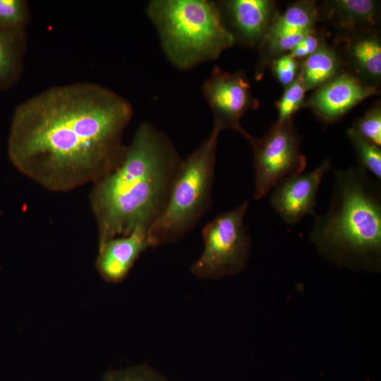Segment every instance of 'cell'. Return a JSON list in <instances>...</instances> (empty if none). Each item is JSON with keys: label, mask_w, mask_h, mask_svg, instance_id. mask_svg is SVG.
Listing matches in <instances>:
<instances>
[{"label": "cell", "mask_w": 381, "mask_h": 381, "mask_svg": "<svg viewBox=\"0 0 381 381\" xmlns=\"http://www.w3.org/2000/svg\"><path fill=\"white\" fill-rule=\"evenodd\" d=\"M306 90L297 76L294 81L285 87L280 99L276 103L278 109L277 123L293 120V116L305 102Z\"/></svg>", "instance_id": "obj_19"}, {"label": "cell", "mask_w": 381, "mask_h": 381, "mask_svg": "<svg viewBox=\"0 0 381 381\" xmlns=\"http://www.w3.org/2000/svg\"><path fill=\"white\" fill-rule=\"evenodd\" d=\"M321 37L314 29L307 33L288 54L294 59L302 61L316 51Z\"/></svg>", "instance_id": "obj_24"}, {"label": "cell", "mask_w": 381, "mask_h": 381, "mask_svg": "<svg viewBox=\"0 0 381 381\" xmlns=\"http://www.w3.org/2000/svg\"><path fill=\"white\" fill-rule=\"evenodd\" d=\"M342 59L323 37L316 51L301 61L298 77L306 92L315 90L327 83L341 72Z\"/></svg>", "instance_id": "obj_15"}, {"label": "cell", "mask_w": 381, "mask_h": 381, "mask_svg": "<svg viewBox=\"0 0 381 381\" xmlns=\"http://www.w3.org/2000/svg\"><path fill=\"white\" fill-rule=\"evenodd\" d=\"M270 65L277 81L286 87L296 78L301 61L286 54L272 60Z\"/></svg>", "instance_id": "obj_23"}, {"label": "cell", "mask_w": 381, "mask_h": 381, "mask_svg": "<svg viewBox=\"0 0 381 381\" xmlns=\"http://www.w3.org/2000/svg\"><path fill=\"white\" fill-rule=\"evenodd\" d=\"M222 20L236 43L258 47L278 14L270 0H224L216 1Z\"/></svg>", "instance_id": "obj_11"}, {"label": "cell", "mask_w": 381, "mask_h": 381, "mask_svg": "<svg viewBox=\"0 0 381 381\" xmlns=\"http://www.w3.org/2000/svg\"><path fill=\"white\" fill-rule=\"evenodd\" d=\"M246 139L253 153L254 198L266 196L282 179L301 174L306 166L301 152L302 137L293 120L274 123L262 137L249 134Z\"/></svg>", "instance_id": "obj_7"}, {"label": "cell", "mask_w": 381, "mask_h": 381, "mask_svg": "<svg viewBox=\"0 0 381 381\" xmlns=\"http://www.w3.org/2000/svg\"><path fill=\"white\" fill-rule=\"evenodd\" d=\"M319 19V7L315 1L294 2L282 14L276 16L261 42L308 33L315 29L314 26Z\"/></svg>", "instance_id": "obj_16"}, {"label": "cell", "mask_w": 381, "mask_h": 381, "mask_svg": "<svg viewBox=\"0 0 381 381\" xmlns=\"http://www.w3.org/2000/svg\"><path fill=\"white\" fill-rule=\"evenodd\" d=\"M147 233V228L138 226L127 235L98 246L96 267L106 282L116 284L123 281L140 255L152 248Z\"/></svg>", "instance_id": "obj_12"}, {"label": "cell", "mask_w": 381, "mask_h": 381, "mask_svg": "<svg viewBox=\"0 0 381 381\" xmlns=\"http://www.w3.org/2000/svg\"><path fill=\"white\" fill-rule=\"evenodd\" d=\"M30 20L28 3L24 0H0V26L25 29Z\"/></svg>", "instance_id": "obj_20"}, {"label": "cell", "mask_w": 381, "mask_h": 381, "mask_svg": "<svg viewBox=\"0 0 381 381\" xmlns=\"http://www.w3.org/2000/svg\"><path fill=\"white\" fill-rule=\"evenodd\" d=\"M145 12L165 56L179 69L215 60L236 44L216 1L152 0Z\"/></svg>", "instance_id": "obj_4"}, {"label": "cell", "mask_w": 381, "mask_h": 381, "mask_svg": "<svg viewBox=\"0 0 381 381\" xmlns=\"http://www.w3.org/2000/svg\"><path fill=\"white\" fill-rule=\"evenodd\" d=\"M346 135L355 150L359 163L358 166L380 181V146L363 138L352 127L347 129Z\"/></svg>", "instance_id": "obj_18"}, {"label": "cell", "mask_w": 381, "mask_h": 381, "mask_svg": "<svg viewBox=\"0 0 381 381\" xmlns=\"http://www.w3.org/2000/svg\"><path fill=\"white\" fill-rule=\"evenodd\" d=\"M349 71L363 84L379 87L381 81V43L376 29L342 40Z\"/></svg>", "instance_id": "obj_14"}, {"label": "cell", "mask_w": 381, "mask_h": 381, "mask_svg": "<svg viewBox=\"0 0 381 381\" xmlns=\"http://www.w3.org/2000/svg\"><path fill=\"white\" fill-rule=\"evenodd\" d=\"M334 173L329 207L315 217L310 239L332 260L373 265L381 252L380 181L359 166Z\"/></svg>", "instance_id": "obj_3"}, {"label": "cell", "mask_w": 381, "mask_h": 381, "mask_svg": "<svg viewBox=\"0 0 381 381\" xmlns=\"http://www.w3.org/2000/svg\"><path fill=\"white\" fill-rule=\"evenodd\" d=\"M183 160L166 133L140 123L119 165L93 183L98 246L138 226L150 229L167 204Z\"/></svg>", "instance_id": "obj_2"}, {"label": "cell", "mask_w": 381, "mask_h": 381, "mask_svg": "<svg viewBox=\"0 0 381 381\" xmlns=\"http://www.w3.org/2000/svg\"><path fill=\"white\" fill-rule=\"evenodd\" d=\"M330 167V159L325 158L313 171L286 177L272 188L270 204L286 223L295 224L306 215H317L318 191Z\"/></svg>", "instance_id": "obj_9"}, {"label": "cell", "mask_w": 381, "mask_h": 381, "mask_svg": "<svg viewBox=\"0 0 381 381\" xmlns=\"http://www.w3.org/2000/svg\"><path fill=\"white\" fill-rule=\"evenodd\" d=\"M219 133L212 128L208 138L183 160L167 204L148 229L152 248L179 241L210 208Z\"/></svg>", "instance_id": "obj_5"}, {"label": "cell", "mask_w": 381, "mask_h": 381, "mask_svg": "<svg viewBox=\"0 0 381 381\" xmlns=\"http://www.w3.org/2000/svg\"><path fill=\"white\" fill-rule=\"evenodd\" d=\"M248 205L246 200L218 214L203 227V250L190 268L196 277L219 279L244 268L251 243L243 222Z\"/></svg>", "instance_id": "obj_6"}, {"label": "cell", "mask_w": 381, "mask_h": 381, "mask_svg": "<svg viewBox=\"0 0 381 381\" xmlns=\"http://www.w3.org/2000/svg\"><path fill=\"white\" fill-rule=\"evenodd\" d=\"M25 49V29L0 26V92L13 87L20 78Z\"/></svg>", "instance_id": "obj_17"}, {"label": "cell", "mask_w": 381, "mask_h": 381, "mask_svg": "<svg viewBox=\"0 0 381 381\" xmlns=\"http://www.w3.org/2000/svg\"><path fill=\"white\" fill-rule=\"evenodd\" d=\"M101 381H167V380L153 367L147 364H139L107 371Z\"/></svg>", "instance_id": "obj_21"}, {"label": "cell", "mask_w": 381, "mask_h": 381, "mask_svg": "<svg viewBox=\"0 0 381 381\" xmlns=\"http://www.w3.org/2000/svg\"><path fill=\"white\" fill-rule=\"evenodd\" d=\"M360 135L373 143L381 145V105L377 102L356 120L352 127Z\"/></svg>", "instance_id": "obj_22"}, {"label": "cell", "mask_w": 381, "mask_h": 381, "mask_svg": "<svg viewBox=\"0 0 381 381\" xmlns=\"http://www.w3.org/2000/svg\"><path fill=\"white\" fill-rule=\"evenodd\" d=\"M378 88L366 85L350 72L342 71L315 89L303 107H308L322 121L333 123L361 102L377 95Z\"/></svg>", "instance_id": "obj_10"}, {"label": "cell", "mask_w": 381, "mask_h": 381, "mask_svg": "<svg viewBox=\"0 0 381 381\" xmlns=\"http://www.w3.org/2000/svg\"><path fill=\"white\" fill-rule=\"evenodd\" d=\"M202 92L212 113L214 128L219 132L232 130L246 138L249 135L240 121L248 111L256 109L260 102L253 97L242 71L231 73L214 67L204 82Z\"/></svg>", "instance_id": "obj_8"}, {"label": "cell", "mask_w": 381, "mask_h": 381, "mask_svg": "<svg viewBox=\"0 0 381 381\" xmlns=\"http://www.w3.org/2000/svg\"><path fill=\"white\" fill-rule=\"evenodd\" d=\"M132 104L90 82L54 86L14 111L8 152L14 167L44 188L66 192L113 171L126 145Z\"/></svg>", "instance_id": "obj_1"}, {"label": "cell", "mask_w": 381, "mask_h": 381, "mask_svg": "<svg viewBox=\"0 0 381 381\" xmlns=\"http://www.w3.org/2000/svg\"><path fill=\"white\" fill-rule=\"evenodd\" d=\"M380 1L331 0L319 7V14L330 23L342 40L376 29L380 19Z\"/></svg>", "instance_id": "obj_13"}]
</instances>
